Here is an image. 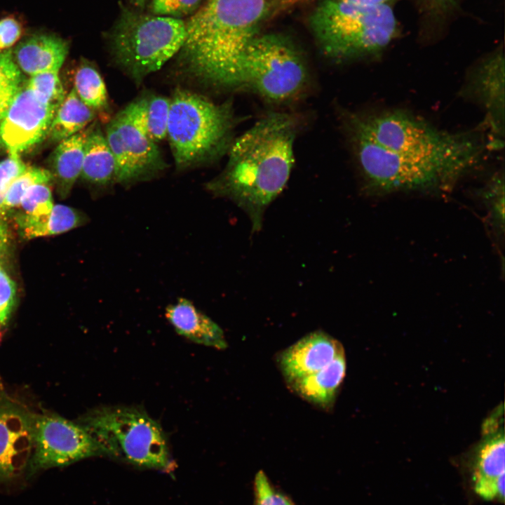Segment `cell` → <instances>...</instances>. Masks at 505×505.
<instances>
[{
	"mask_svg": "<svg viewBox=\"0 0 505 505\" xmlns=\"http://www.w3.org/2000/svg\"><path fill=\"white\" fill-rule=\"evenodd\" d=\"M342 123L365 191H449L491 147L482 135L451 132L403 109L345 111Z\"/></svg>",
	"mask_w": 505,
	"mask_h": 505,
	"instance_id": "obj_1",
	"label": "cell"
},
{
	"mask_svg": "<svg viewBox=\"0 0 505 505\" xmlns=\"http://www.w3.org/2000/svg\"><path fill=\"white\" fill-rule=\"evenodd\" d=\"M298 129L292 114L268 113L233 140L224 170L205 184L214 196L242 209L253 232L262 229L267 208L288 181Z\"/></svg>",
	"mask_w": 505,
	"mask_h": 505,
	"instance_id": "obj_2",
	"label": "cell"
},
{
	"mask_svg": "<svg viewBox=\"0 0 505 505\" xmlns=\"http://www.w3.org/2000/svg\"><path fill=\"white\" fill-rule=\"evenodd\" d=\"M271 6L269 0H206L185 21L175 55L179 74L203 87L234 90L241 58Z\"/></svg>",
	"mask_w": 505,
	"mask_h": 505,
	"instance_id": "obj_3",
	"label": "cell"
},
{
	"mask_svg": "<svg viewBox=\"0 0 505 505\" xmlns=\"http://www.w3.org/2000/svg\"><path fill=\"white\" fill-rule=\"evenodd\" d=\"M235 123L229 100L218 104L196 92L175 89L170 98L167 137L177 170L220 159L233 142Z\"/></svg>",
	"mask_w": 505,
	"mask_h": 505,
	"instance_id": "obj_4",
	"label": "cell"
},
{
	"mask_svg": "<svg viewBox=\"0 0 505 505\" xmlns=\"http://www.w3.org/2000/svg\"><path fill=\"white\" fill-rule=\"evenodd\" d=\"M309 23L324 55L338 61L377 55L398 34L394 12L387 3L368 6L322 0Z\"/></svg>",
	"mask_w": 505,
	"mask_h": 505,
	"instance_id": "obj_5",
	"label": "cell"
},
{
	"mask_svg": "<svg viewBox=\"0 0 505 505\" xmlns=\"http://www.w3.org/2000/svg\"><path fill=\"white\" fill-rule=\"evenodd\" d=\"M185 38V21L124 9L109 39L116 65L136 85L177 55Z\"/></svg>",
	"mask_w": 505,
	"mask_h": 505,
	"instance_id": "obj_6",
	"label": "cell"
},
{
	"mask_svg": "<svg viewBox=\"0 0 505 505\" xmlns=\"http://www.w3.org/2000/svg\"><path fill=\"white\" fill-rule=\"evenodd\" d=\"M93 437L102 453L135 466L164 469L169 453L163 431L144 410L130 406H102L78 422Z\"/></svg>",
	"mask_w": 505,
	"mask_h": 505,
	"instance_id": "obj_7",
	"label": "cell"
},
{
	"mask_svg": "<svg viewBox=\"0 0 505 505\" xmlns=\"http://www.w3.org/2000/svg\"><path fill=\"white\" fill-rule=\"evenodd\" d=\"M308 67L290 41L275 34L256 36L238 65L234 90H246L274 103L292 101L309 84Z\"/></svg>",
	"mask_w": 505,
	"mask_h": 505,
	"instance_id": "obj_8",
	"label": "cell"
},
{
	"mask_svg": "<svg viewBox=\"0 0 505 505\" xmlns=\"http://www.w3.org/2000/svg\"><path fill=\"white\" fill-rule=\"evenodd\" d=\"M115 161V182L128 188L156 178L168 165L157 143L137 127L126 108L107 123L105 133Z\"/></svg>",
	"mask_w": 505,
	"mask_h": 505,
	"instance_id": "obj_9",
	"label": "cell"
},
{
	"mask_svg": "<svg viewBox=\"0 0 505 505\" xmlns=\"http://www.w3.org/2000/svg\"><path fill=\"white\" fill-rule=\"evenodd\" d=\"M32 438L33 449L27 464L31 474L102 454L81 425L56 415L32 416Z\"/></svg>",
	"mask_w": 505,
	"mask_h": 505,
	"instance_id": "obj_10",
	"label": "cell"
},
{
	"mask_svg": "<svg viewBox=\"0 0 505 505\" xmlns=\"http://www.w3.org/2000/svg\"><path fill=\"white\" fill-rule=\"evenodd\" d=\"M56 110L21 86L1 121V142L15 154L39 143L48 135Z\"/></svg>",
	"mask_w": 505,
	"mask_h": 505,
	"instance_id": "obj_11",
	"label": "cell"
},
{
	"mask_svg": "<svg viewBox=\"0 0 505 505\" xmlns=\"http://www.w3.org/2000/svg\"><path fill=\"white\" fill-rule=\"evenodd\" d=\"M464 95L476 101L486 112L494 135L504 133V57L497 50L484 58L469 74Z\"/></svg>",
	"mask_w": 505,
	"mask_h": 505,
	"instance_id": "obj_12",
	"label": "cell"
},
{
	"mask_svg": "<svg viewBox=\"0 0 505 505\" xmlns=\"http://www.w3.org/2000/svg\"><path fill=\"white\" fill-rule=\"evenodd\" d=\"M32 449V417L0 398V480L11 479L27 466Z\"/></svg>",
	"mask_w": 505,
	"mask_h": 505,
	"instance_id": "obj_13",
	"label": "cell"
},
{
	"mask_svg": "<svg viewBox=\"0 0 505 505\" xmlns=\"http://www.w3.org/2000/svg\"><path fill=\"white\" fill-rule=\"evenodd\" d=\"M344 353L339 341L323 331L316 330L281 351L276 361L288 385L321 370Z\"/></svg>",
	"mask_w": 505,
	"mask_h": 505,
	"instance_id": "obj_14",
	"label": "cell"
},
{
	"mask_svg": "<svg viewBox=\"0 0 505 505\" xmlns=\"http://www.w3.org/2000/svg\"><path fill=\"white\" fill-rule=\"evenodd\" d=\"M504 433L494 432L478 450L472 482L475 492L484 500L504 499Z\"/></svg>",
	"mask_w": 505,
	"mask_h": 505,
	"instance_id": "obj_15",
	"label": "cell"
},
{
	"mask_svg": "<svg viewBox=\"0 0 505 505\" xmlns=\"http://www.w3.org/2000/svg\"><path fill=\"white\" fill-rule=\"evenodd\" d=\"M165 316L175 331L190 341L224 349L227 342L222 329L186 298H178L166 308Z\"/></svg>",
	"mask_w": 505,
	"mask_h": 505,
	"instance_id": "obj_16",
	"label": "cell"
},
{
	"mask_svg": "<svg viewBox=\"0 0 505 505\" xmlns=\"http://www.w3.org/2000/svg\"><path fill=\"white\" fill-rule=\"evenodd\" d=\"M67 43L52 34L33 35L13 51L20 71L30 76L44 72H59L67 55Z\"/></svg>",
	"mask_w": 505,
	"mask_h": 505,
	"instance_id": "obj_17",
	"label": "cell"
},
{
	"mask_svg": "<svg viewBox=\"0 0 505 505\" xmlns=\"http://www.w3.org/2000/svg\"><path fill=\"white\" fill-rule=\"evenodd\" d=\"M346 363L342 354L321 370L293 382L288 386L318 408L330 410L345 377Z\"/></svg>",
	"mask_w": 505,
	"mask_h": 505,
	"instance_id": "obj_18",
	"label": "cell"
},
{
	"mask_svg": "<svg viewBox=\"0 0 505 505\" xmlns=\"http://www.w3.org/2000/svg\"><path fill=\"white\" fill-rule=\"evenodd\" d=\"M115 161L105 133L97 126L87 130L81 177L101 191L115 182Z\"/></svg>",
	"mask_w": 505,
	"mask_h": 505,
	"instance_id": "obj_19",
	"label": "cell"
},
{
	"mask_svg": "<svg viewBox=\"0 0 505 505\" xmlns=\"http://www.w3.org/2000/svg\"><path fill=\"white\" fill-rule=\"evenodd\" d=\"M87 130L60 141L51 156L53 178L62 198L68 196L81 175Z\"/></svg>",
	"mask_w": 505,
	"mask_h": 505,
	"instance_id": "obj_20",
	"label": "cell"
},
{
	"mask_svg": "<svg viewBox=\"0 0 505 505\" xmlns=\"http://www.w3.org/2000/svg\"><path fill=\"white\" fill-rule=\"evenodd\" d=\"M54 206L48 183L31 187L22 196L18 208L16 222L27 238L43 236L45 225Z\"/></svg>",
	"mask_w": 505,
	"mask_h": 505,
	"instance_id": "obj_21",
	"label": "cell"
},
{
	"mask_svg": "<svg viewBox=\"0 0 505 505\" xmlns=\"http://www.w3.org/2000/svg\"><path fill=\"white\" fill-rule=\"evenodd\" d=\"M95 112L85 105L74 88L58 107L48 135L52 140L60 142L80 131L95 118Z\"/></svg>",
	"mask_w": 505,
	"mask_h": 505,
	"instance_id": "obj_22",
	"label": "cell"
},
{
	"mask_svg": "<svg viewBox=\"0 0 505 505\" xmlns=\"http://www.w3.org/2000/svg\"><path fill=\"white\" fill-rule=\"evenodd\" d=\"M74 89L81 100L95 112L108 113L109 100L105 82L97 69L89 62L77 68Z\"/></svg>",
	"mask_w": 505,
	"mask_h": 505,
	"instance_id": "obj_23",
	"label": "cell"
},
{
	"mask_svg": "<svg viewBox=\"0 0 505 505\" xmlns=\"http://www.w3.org/2000/svg\"><path fill=\"white\" fill-rule=\"evenodd\" d=\"M28 166L21 160L19 154H9L6 159L0 161V252L6 250L9 240L6 194L11 183Z\"/></svg>",
	"mask_w": 505,
	"mask_h": 505,
	"instance_id": "obj_24",
	"label": "cell"
},
{
	"mask_svg": "<svg viewBox=\"0 0 505 505\" xmlns=\"http://www.w3.org/2000/svg\"><path fill=\"white\" fill-rule=\"evenodd\" d=\"M21 71L13 51H0V123L22 85Z\"/></svg>",
	"mask_w": 505,
	"mask_h": 505,
	"instance_id": "obj_25",
	"label": "cell"
},
{
	"mask_svg": "<svg viewBox=\"0 0 505 505\" xmlns=\"http://www.w3.org/2000/svg\"><path fill=\"white\" fill-rule=\"evenodd\" d=\"M25 86L40 101L56 109L66 96L58 72L32 75Z\"/></svg>",
	"mask_w": 505,
	"mask_h": 505,
	"instance_id": "obj_26",
	"label": "cell"
},
{
	"mask_svg": "<svg viewBox=\"0 0 505 505\" xmlns=\"http://www.w3.org/2000/svg\"><path fill=\"white\" fill-rule=\"evenodd\" d=\"M53 179V176L48 170L28 166L13 180L7 190L5 207L8 213L19 206L22 196L31 187L38 184H49Z\"/></svg>",
	"mask_w": 505,
	"mask_h": 505,
	"instance_id": "obj_27",
	"label": "cell"
},
{
	"mask_svg": "<svg viewBox=\"0 0 505 505\" xmlns=\"http://www.w3.org/2000/svg\"><path fill=\"white\" fill-rule=\"evenodd\" d=\"M480 196L486 203L490 218L497 234L504 229V172L495 173L480 191Z\"/></svg>",
	"mask_w": 505,
	"mask_h": 505,
	"instance_id": "obj_28",
	"label": "cell"
},
{
	"mask_svg": "<svg viewBox=\"0 0 505 505\" xmlns=\"http://www.w3.org/2000/svg\"><path fill=\"white\" fill-rule=\"evenodd\" d=\"M169 109L170 98L160 95L147 97V132L156 143L167 137Z\"/></svg>",
	"mask_w": 505,
	"mask_h": 505,
	"instance_id": "obj_29",
	"label": "cell"
},
{
	"mask_svg": "<svg viewBox=\"0 0 505 505\" xmlns=\"http://www.w3.org/2000/svg\"><path fill=\"white\" fill-rule=\"evenodd\" d=\"M86 217L77 210L65 205H54L43 230V236L64 233L83 224Z\"/></svg>",
	"mask_w": 505,
	"mask_h": 505,
	"instance_id": "obj_30",
	"label": "cell"
},
{
	"mask_svg": "<svg viewBox=\"0 0 505 505\" xmlns=\"http://www.w3.org/2000/svg\"><path fill=\"white\" fill-rule=\"evenodd\" d=\"M253 505H295L285 494L276 488L263 471L253 480Z\"/></svg>",
	"mask_w": 505,
	"mask_h": 505,
	"instance_id": "obj_31",
	"label": "cell"
},
{
	"mask_svg": "<svg viewBox=\"0 0 505 505\" xmlns=\"http://www.w3.org/2000/svg\"><path fill=\"white\" fill-rule=\"evenodd\" d=\"M201 0H152L154 15L179 18L192 15L200 7Z\"/></svg>",
	"mask_w": 505,
	"mask_h": 505,
	"instance_id": "obj_32",
	"label": "cell"
},
{
	"mask_svg": "<svg viewBox=\"0 0 505 505\" xmlns=\"http://www.w3.org/2000/svg\"><path fill=\"white\" fill-rule=\"evenodd\" d=\"M22 33V25L15 17L0 19V51L9 50L21 38Z\"/></svg>",
	"mask_w": 505,
	"mask_h": 505,
	"instance_id": "obj_33",
	"label": "cell"
},
{
	"mask_svg": "<svg viewBox=\"0 0 505 505\" xmlns=\"http://www.w3.org/2000/svg\"><path fill=\"white\" fill-rule=\"evenodd\" d=\"M15 294L13 281L0 267V325L6 323L11 312Z\"/></svg>",
	"mask_w": 505,
	"mask_h": 505,
	"instance_id": "obj_34",
	"label": "cell"
},
{
	"mask_svg": "<svg viewBox=\"0 0 505 505\" xmlns=\"http://www.w3.org/2000/svg\"><path fill=\"white\" fill-rule=\"evenodd\" d=\"M351 4H355L361 6H377L383 4H386L387 0H342Z\"/></svg>",
	"mask_w": 505,
	"mask_h": 505,
	"instance_id": "obj_35",
	"label": "cell"
},
{
	"mask_svg": "<svg viewBox=\"0 0 505 505\" xmlns=\"http://www.w3.org/2000/svg\"><path fill=\"white\" fill-rule=\"evenodd\" d=\"M306 1L308 0H277L276 6L278 9H285Z\"/></svg>",
	"mask_w": 505,
	"mask_h": 505,
	"instance_id": "obj_36",
	"label": "cell"
},
{
	"mask_svg": "<svg viewBox=\"0 0 505 505\" xmlns=\"http://www.w3.org/2000/svg\"><path fill=\"white\" fill-rule=\"evenodd\" d=\"M450 0H431L432 6L436 8H444Z\"/></svg>",
	"mask_w": 505,
	"mask_h": 505,
	"instance_id": "obj_37",
	"label": "cell"
},
{
	"mask_svg": "<svg viewBox=\"0 0 505 505\" xmlns=\"http://www.w3.org/2000/svg\"><path fill=\"white\" fill-rule=\"evenodd\" d=\"M131 1L137 6L142 8L145 5L147 0H131Z\"/></svg>",
	"mask_w": 505,
	"mask_h": 505,
	"instance_id": "obj_38",
	"label": "cell"
},
{
	"mask_svg": "<svg viewBox=\"0 0 505 505\" xmlns=\"http://www.w3.org/2000/svg\"><path fill=\"white\" fill-rule=\"evenodd\" d=\"M1 326V325H0Z\"/></svg>",
	"mask_w": 505,
	"mask_h": 505,
	"instance_id": "obj_39",
	"label": "cell"
}]
</instances>
